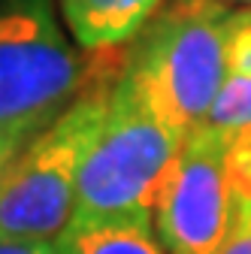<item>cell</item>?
Masks as SVG:
<instances>
[{
  "mask_svg": "<svg viewBox=\"0 0 251 254\" xmlns=\"http://www.w3.org/2000/svg\"><path fill=\"white\" fill-rule=\"evenodd\" d=\"M58 254H167L154 224L139 221H91L67 224L55 239Z\"/></svg>",
  "mask_w": 251,
  "mask_h": 254,
  "instance_id": "cell-8",
  "label": "cell"
},
{
  "mask_svg": "<svg viewBox=\"0 0 251 254\" xmlns=\"http://www.w3.org/2000/svg\"><path fill=\"white\" fill-rule=\"evenodd\" d=\"M185 136V130L154 112L133 82L115 73L109 112L85 157L70 224H154V206Z\"/></svg>",
  "mask_w": 251,
  "mask_h": 254,
  "instance_id": "cell-2",
  "label": "cell"
},
{
  "mask_svg": "<svg viewBox=\"0 0 251 254\" xmlns=\"http://www.w3.org/2000/svg\"><path fill=\"white\" fill-rule=\"evenodd\" d=\"M0 254H58V251L55 242H43V239H3Z\"/></svg>",
  "mask_w": 251,
  "mask_h": 254,
  "instance_id": "cell-11",
  "label": "cell"
},
{
  "mask_svg": "<svg viewBox=\"0 0 251 254\" xmlns=\"http://www.w3.org/2000/svg\"><path fill=\"white\" fill-rule=\"evenodd\" d=\"M85 85L58 0H0V130L40 133Z\"/></svg>",
  "mask_w": 251,
  "mask_h": 254,
  "instance_id": "cell-4",
  "label": "cell"
},
{
  "mask_svg": "<svg viewBox=\"0 0 251 254\" xmlns=\"http://www.w3.org/2000/svg\"><path fill=\"white\" fill-rule=\"evenodd\" d=\"M167 3L170 0H58L73 43L85 52L133 43Z\"/></svg>",
  "mask_w": 251,
  "mask_h": 254,
  "instance_id": "cell-6",
  "label": "cell"
},
{
  "mask_svg": "<svg viewBox=\"0 0 251 254\" xmlns=\"http://www.w3.org/2000/svg\"><path fill=\"white\" fill-rule=\"evenodd\" d=\"M218 254H251V230H233Z\"/></svg>",
  "mask_w": 251,
  "mask_h": 254,
  "instance_id": "cell-12",
  "label": "cell"
},
{
  "mask_svg": "<svg viewBox=\"0 0 251 254\" xmlns=\"http://www.w3.org/2000/svg\"><path fill=\"white\" fill-rule=\"evenodd\" d=\"M115 76H100L49 127L30 136L0 176V242H55L76 209L79 176L109 112Z\"/></svg>",
  "mask_w": 251,
  "mask_h": 254,
  "instance_id": "cell-3",
  "label": "cell"
},
{
  "mask_svg": "<svg viewBox=\"0 0 251 254\" xmlns=\"http://www.w3.org/2000/svg\"><path fill=\"white\" fill-rule=\"evenodd\" d=\"M37 133H24V130H0V176L6 173V167L15 161V154L24 148V142Z\"/></svg>",
  "mask_w": 251,
  "mask_h": 254,
  "instance_id": "cell-10",
  "label": "cell"
},
{
  "mask_svg": "<svg viewBox=\"0 0 251 254\" xmlns=\"http://www.w3.org/2000/svg\"><path fill=\"white\" fill-rule=\"evenodd\" d=\"M233 230H251V157L239 176V200H236V224Z\"/></svg>",
  "mask_w": 251,
  "mask_h": 254,
  "instance_id": "cell-9",
  "label": "cell"
},
{
  "mask_svg": "<svg viewBox=\"0 0 251 254\" xmlns=\"http://www.w3.org/2000/svg\"><path fill=\"white\" fill-rule=\"evenodd\" d=\"M233 3H242V6H251V0H233Z\"/></svg>",
  "mask_w": 251,
  "mask_h": 254,
  "instance_id": "cell-13",
  "label": "cell"
},
{
  "mask_svg": "<svg viewBox=\"0 0 251 254\" xmlns=\"http://www.w3.org/2000/svg\"><path fill=\"white\" fill-rule=\"evenodd\" d=\"M233 15L227 0H170L130 43L118 73L158 115L191 133L221 91Z\"/></svg>",
  "mask_w": 251,
  "mask_h": 254,
  "instance_id": "cell-1",
  "label": "cell"
},
{
  "mask_svg": "<svg viewBox=\"0 0 251 254\" xmlns=\"http://www.w3.org/2000/svg\"><path fill=\"white\" fill-rule=\"evenodd\" d=\"M233 139H251V6L236 9L227 43V73L206 118Z\"/></svg>",
  "mask_w": 251,
  "mask_h": 254,
  "instance_id": "cell-7",
  "label": "cell"
},
{
  "mask_svg": "<svg viewBox=\"0 0 251 254\" xmlns=\"http://www.w3.org/2000/svg\"><path fill=\"white\" fill-rule=\"evenodd\" d=\"M233 136L200 124L182 151L154 206V233L167 254H218L236 224Z\"/></svg>",
  "mask_w": 251,
  "mask_h": 254,
  "instance_id": "cell-5",
  "label": "cell"
}]
</instances>
